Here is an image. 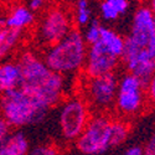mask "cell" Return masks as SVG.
<instances>
[{"label": "cell", "mask_w": 155, "mask_h": 155, "mask_svg": "<svg viewBox=\"0 0 155 155\" xmlns=\"http://www.w3.org/2000/svg\"><path fill=\"white\" fill-rule=\"evenodd\" d=\"M18 63L21 74L19 87L32 94L47 108L55 107L63 94V74L50 70L45 61L31 51L22 52Z\"/></svg>", "instance_id": "cell-1"}, {"label": "cell", "mask_w": 155, "mask_h": 155, "mask_svg": "<svg viewBox=\"0 0 155 155\" xmlns=\"http://www.w3.org/2000/svg\"><path fill=\"white\" fill-rule=\"evenodd\" d=\"M50 108L21 87L2 93L0 110L10 127L21 128L41 123Z\"/></svg>", "instance_id": "cell-2"}, {"label": "cell", "mask_w": 155, "mask_h": 155, "mask_svg": "<svg viewBox=\"0 0 155 155\" xmlns=\"http://www.w3.org/2000/svg\"><path fill=\"white\" fill-rule=\"evenodd\" d=\"M86 55L87 46L83 35L72 29L58 42L48 46L44 61L50 70L64 76L83 68Z\"/></svg>", "instance_id": "cell-3"}, {"label": "cell", "mask_w": 155, "mask_h": 155, "mask_svg": "<svg viewBox=\"0 0 155 155\" xmlns=\"http://www.w3.org/2000/svg\"><path fill=\"white\" fill-rule=\"evenodd\" d=\"M110 118L97 114L89 118L83 132L76 139V145L83 155H102L110 149Z\"/></svg>", "instance_id": "cell-4"}, {"label": "cell", "mask_w": 155, "mask_h": 155, "mask_svg": "<svg viewBox=\"0 0 155 155\" xmlns=\"http://www.w3.org/2000/svg\"><path fill=\"white\" fill-rule=\"evenodd\" d=\"M89 118V106L83 98L74 97L63 102L58 118L62 137L66 140H76L83 132Z\"/></svg>", "instance_id": "cell-5"}, {"label": "cell", "mask_w": 155, "mask_h": 155, "mask_svg": "<svg viewBox=\"0 0 155 155\" xmlns=\"http://www.w3.org/2000/svg\"><path fill=\"white\" fill-rule=\"evenodd\" d=\"M118 77L113 72L96 77H87L86 102L89 107L99 112H104L114 106L115 94L118 89Z\"/></svg>", "instance_id": "cell-6"}, {"label": "cell", "mask_w": 155, "mask_h": 155, "mask_svg": "<svg viewBox=\"0 0 155 155\" xmlns=\"http://www.w3.org/2000/svg\"><path fill=\"white\" fill-rule=\"evenodd\" d=\"M144 86L132 73L124 74L118 81L114 106L123 117L137 115L144 107Z\"/></svg>", "instance_id": "cell-7"}, {"label": "cell", "mask_w": 155, "mask_h": 155, "mask_svg": "<svg viewBox=\"0 0 155 155\" xmlns=\"http://www.w3.org/2000/svg\"><path fill=\"white\" fill-rule=\"evenodd\" d=\"M71 30L72 25L68 14L62 9L55 8L47 12L38 25L37 37L46 46H51L58 42Z\"/></svg>", "instance_id": "cell-8"}, {"label": "cell", "mask_w": 155, "mask_h": 155, "mask_svg": "<svg viewBox=\"0 0 155 155\" xmlns=\"http://www.w3.org/2000/svg\"><path fill=\"white\" fill-rule=\"evenodd\" d=\"M119 60L120 58L110 55L108 51H106L98 41L89 45V47L87 48L86 61L83 66L86 77H96L113 72L119 63Z\"/></svg>", "instance_id": "cell-9"}, {"label": "cell", "mask_w": 155, "mask_h": 155, "mask_svg": "<svg viewBox=\"0 0 155 155\" xmlns=\"http://www.w3.org/2000/svg\"><path fill=\"white\" fill-rule=\"evenodd\" d=\"M154 25H155L154 14L148 6H141L135 11L133 16L132 32L129 36L141 47H147L154 30Z\"/></svg>", "instance_id": "cell-10"}, {"label": "cell", "mask_w": 155, "mask_h": 155, "mask_svg": "<svg viewBox=\"0 0 155 155\" xmlns=\"http://www.w3.org/2000/svg\"><path fill=\"white\" fill-rule=\"evenodd\" d=\"M123 63L125 64L128 72L135 76L144 87L155 72V60L153 58L147 47L140 48L138 54L123 61Z\"/></svg>", "instance_id": "cell-11"}, {"label": "cell", "mask_w": 155, "mask_h": 155, "mask_svg": "<svg viewBox=\"0 0 155 155\" xmlns=\"http://www.w3.org/2000/svg\"><path fill=\"white\" fill-rule=\"evenodd\" d=\"M0 150L6 155H28L30 150L29 140L22 132L9 133L0 143Z\"/></svg>", "instance_id": "cell-12"}, {"label": "cell", "mask_w": 155, "mask_h": 155, "mask_svg": "<svg viewBox=\"0 0 155 155\" xmlns=\"http://www.w3.org/2000/svg\"><path fill=\"white\" fill-rule=\"evenodd\" d=\"M20 67L18 62H3L0 64V94L20 84Z\"/></svg>", "instance_id": "cell-13"}, {"label": "cell", "mask_w": 155, "mask_h": 155, "mask_svg": "<svg viewBox=\"0 0 155 155\" xmlns=\"http://www.w3.org/2000/svg\"><path fill=\"white\" fill-rule=\"evenodd\" d=\"M98 42L104 47V50L108 51L110 55L120 58L122 52H123V46H124V38L119 34L113 31L112 29L102 26Z\"/></svg>", "instance_id": "cell-14"}, {"label": "cell", "mask_w": 155, "mask_h": 155, "mask_svg": "<svg viewBox=\"0 0 155 155\" xmlns=\"http://www.w3.org/2000/svg\"><path fill=\"white\" fill-rule=\"evenodd\" d=\"M5 24L8 28L18 29V30H24L32 25L35 16L34 11H31L28 6H16L11 10V12L4 18Z\"/></svg>", "instance_id": "cell-15"}, {"label": "cell", "mask_w": 155, "mask_h": 155, "mask_svg": "<svg viewBox=\"0 0 155 155\" xmlns=\"http://www.w3.org/2000/svg\"><path fill=\"white\" fill-rule=\"evenodd\" d=\"M21 35V30L8 26L0 30V61L6 58L12 52V50L18 46Z\"/></svg>", "instance_id": "cell-16"}, {"label": "cell", "mask_w": 155, "mask_h": 155, "mask_svg": "<svg viewBox=\"0 0 155 155\" xmlns=\"http://www.w3.org/2000/svg\"><path fill=\"white\" fill-rule=\"evenodd\" d=\"M129 135V125L122 119H112L110 120V130H109V141L110 148L120 147L128 139Z\"/></svg>", "instance_id": "cell-17"}, {"label": "cell", "mask_w": 155, "mask_h": 155, "mask_svg": "<svg viewBox=\"0 0 155 155\" xmlns=\"http://www.w3.org/2000/svg\"><path fill=\"white\" fill-rule=\"evenodd\" d=\"M76 21L80 26H84L91 21V9H89L88 0H78L77 2Z\"/></svg>", "instance_id": "cell-18"}, {"label": "cell", "mask_w": 155, "mask_h": 155, "mask_svg": "<svg viewBox=\"0 0 155 155\" xmlns=\"http://www.w3.org/2000/svg\"><path fill=\"white\" fill-rule=\"evenodd\" d=\"M88 26L83 34V38H84V41L86 44L88 45H92L94 42L98 41V38H99V35H101V24L99 21L96 19V20H92V21H89L88 24Z\"/></svg>", "instance_id": "cell-19"}, {"label": "cell", "mask_w": 155, "mask_h": 155, "mask_svg": "<svg viewBox=\"0 0 155 155\" xmlns=\"http://www.w3.org/2000/svg\"><path fill=\"white\" fill-rule=\"evenodd\" d=\"M101 14L106 21H114L119 18V11L115 8L113 0H104L101 5Z\"/></svg>", "instance_id": "cell-20"}, {"label": "cell", "mask_w": 155, "mask_h": 155, "mask_svg": "<svg viewBox=\"0 0 155 155\" xmlns=\"http://www.w3.org/2000/svg\"><path fill=\"white\" fill-rule=\"evenodd\" d=\"M57 149L54 145H38L29 150L28 155H57Z\"/></svg>", "instance_id": "cell-21"}, {"label": "cell", "mask_w": 155, "mask_h": 155, "mask_svg": "<svg viewBox=\"0 0 155 155\" xmlns=\"http://www.w3.org/2000/svg\"><path fill=\"white\" fill-rule=\"evenodd\" d=\"M144 92H145V96H147V99L149 101V103H151L153 106H155V72L150 77L148 83L145 84Z\"/></svg>", "instance_id": "cell-22"}, {"label": "cell", "mask_w": 155, "mask_h": 155, "mask_svg": "<svg viewBox=\"0 0 155 155\" xmlns=\"http://www.w3.org/2000/svg\"><path fill=\"white\" fill-rule=\"evenodd\" d=\"M10 125H9V123L5 120V118L3 117L2 114H0V143L9 135V133H10Z\"/></svg>", "instance_id": "cell-23"}, {"label": "cell", "mask_w": 155, "mask_h": 155, "mask_svg": "<svg viewBox=\"0 0 155 155\" xmlns=\"http://www.w3.org/2000/svg\"><path fill=\"white\" fill-rule=\"evenodd\" d=\"M141 149H143V155H155V134L151 135L145 147Z\"/></svg>", "instance_id": "cell-24"}, {"label": "cell", "mask_w": 155, "mask_h": 155, "mask_svg": "<svg viewBox=\"0 0 155 155\" xmlns=\"http://www.w3.org/2000/svg\"><path fill=\"white\" fill-rule=\"evenodd\" d=\"M113 3L115 5V8L118 9L119 14H123V12H125L129 8V2L128 0H113Z\"/></svg>", "instance_id": "cell-25"}, {"label": "cell", "mask_w": 155, "mask_h": 155, "mask_svg": "<svg viewBox=\"0 0 155 155\" xmlns=\"http://www.w3.org/2000/svg\"><path fill=\"white\" fill-rule=\"evenodd\" d=\"M147 48L150 52V55L153 56V58L155 60V25H154V30H153V34L150 36V40L147 45Z\"/></svg>", "instance_id": "cell-26"}, {"label": "cell", "mask_w": 155, "mask_h": 155, "mask_svg": "<svg viewBox=\"0 0 155 155\" xmlns=\"http://www.w3.org/2000/svg\"><path fill=\"white\" fill-rule=\"evenodd\" d=\"M44 2L45 0H30L29 2V9L31 11H37V10H40L44 5Z\"/></svg>", "instance_id": "cell-27"}, {"label": "cell", "mask_w": 155, "mask_h": 155, "mask_svg": "<svg viewBox=\"0 0 155 155\" xmlns=\"http://www.w3.org/2000/svg\"><path fill=\"white\" fill-rule=\"evenodd\" d=\"M123 155H143V149L140 147H132L129 148Z\"/></svg>", "instance_id": "cell-28"}, {"label": "cell", "mask_w": 155, "mask_h": 155, "mask_svg": "<svg viewBox=\"0 0 155 155\" xmlns=\"http://www.w3.org/2000/svg\"><path fill=\"white\" fill-rule=\"evenodd\" d=\"M148 8L150 9V11L155 16V0H148Z\"/></svg>", "instance_id": "cell-29"}, {"label": "cell", "mask_w": 155, "mask_h": 155, "mask_svg": "<svg viewBox=\"0 0 155 155\" xmlns=\"http://www.w3.org/2000/svg\"><path fill=\"white\" fill-rule=\"evenodd\" d=\"M0 155H6V154H5V153H3L2 150H0Z\"/></svg>", "instance_id": "cell-30"}]
</instances>
